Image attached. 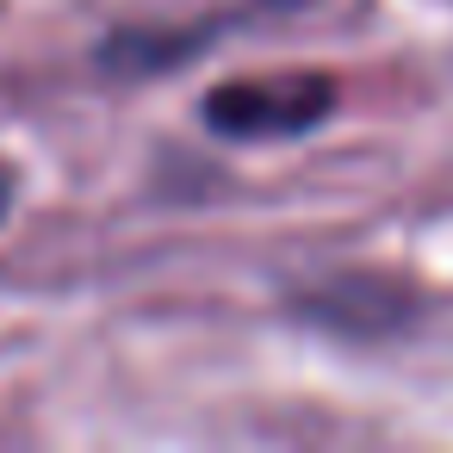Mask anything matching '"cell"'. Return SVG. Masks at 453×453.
<instances>
[{
	"label": "cell",
	"instance_id": "6da1fadb",
	"mask_svg": "<svg viewBox=\"0 0 453 453\" xmlns=\"http://www.w3.org/2000/svg\"><path fill=\"white\" fill-rule=\"evenodd\" d=\"M342 88L323 69H273V75H236L199 100L205 131L230 143H286L317 125H329Z\"/></svg>",
	"mask_w": 453,
	"mask_h": 453
},
{
	"label": "cell",
	"instance_id": "7a4b0ae2",
	"mask_svg": "<svg viewBox=\"0 0 453 453\" xmlns=\"http://www.w3.org/2000/svg\"><path fill=\"white\" fill-rule=\"evenodd\" d=\"M292 317L335 342H391L422 317V292L379 267H348L292 298Z\"/></svg>",
	"mask_w": 453,
	"mask_h": 453
},
{
	"label": "cell",
	"instance_id": "3957f363",
	"mask_svg": "<svg viewBox=\"0 0 453 453\" xmlns=\"http://www.w3.org/2000/svg\"><path fill=\"white\" fill-rule=\"evenodd\" d=\"M292 7H304V0H242V13H230V19H205V26H193V32H112V38H100V50H94V69L100 75H162V69H187L211 38H224L230 26H249V19H261V13H292Z\"/></svg>",
	"mask_w": 453,
	"mask_h": 453
},
{
	"label": "cell",
	"instance_id": "277c9868",
	"mask_svg": "<svg viewBox=\"0 0 453 453\" xmlns=\"http://www.w3.org/2000/svg\"><path fill=\"white\" fill-rule=\"evenodd\" d=\"M13 205H19V168H13L7 156H0V224L13 218Z\"/></svg>",
	"mask_w": 453,
	"mask_h": 453
}]
</instances>
